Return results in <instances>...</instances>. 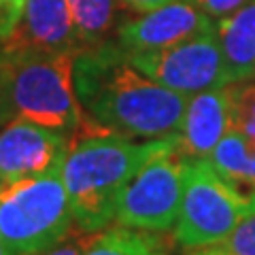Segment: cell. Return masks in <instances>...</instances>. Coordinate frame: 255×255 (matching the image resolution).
I'll list each match as a JSON object with an SVG mask.
<instances>
[{"label": "cell", "mask_w": 255, "mask_h": 255, "mask_svg": "<svg viewBox=\"0 0 255 255\" xmlns=\"http://www.w3.org/2000/svg\"><path fill=\"white\" fill-rule=\"evenodd\" d=\"M75 96L83 113L77 132H115L130 138L177 134L189 96L138 70L115 41L75 53Z\"/></svg>", "instance_id": "obj_1"}, {"label": "cell", "mask_w": 255, "mask_h": 255, "mask_svg": "<svg viewBox=\"0 0 255 255\" xmlns=\"http://www.w3.org/2000/svg\"><path fill=\"white\" fill-rule=\"evenodd\" d=\"M179 142V132L134 140L115 132H77L70 138L62 179L75 228L100 232L117 219L128 183L153 155Z\"/></svg>", "instance_id": "obj_2"}, {"label": "cell", "mask_w": 255, "mask_h": 255, "mask_svg": "<svg viewBox=\"0 0 255 255\" xmlns=\"http://www.w3.org/2000/svg\"><path fill=\"white\" fill-rule=\"evenodd\" d=\"M0 51L13 115L75 136L83 124L73 83L75 53L2 47Z\"/></svg>", "instance_id": "obj_3"}, {"label": "cell", "mask_w": 255, "mask_h": 255, "mask_svg": "<svg viewBox=\"0 0 255 255\" xmlns=\"http://www.w3.org/2000/svg\"><path fill=\"white\" fill-rule=\"evenodd\" d=\"M62 168L0 187V236L13 255H36L73 230Z\"/></svg>", "instance_id": "obj_4"}, {"label": "cell", "mask_w": 255, "mask_h": 255, "mask_svg": "<svg viewBox=\"0 0 255 255\" xmlns=\"http://www.w3.org/2000/svg\"><path fill=\"white\" fill-rule=\"evenodd\" d=\"M255 211V196L238 194L206 159H189L183 202L174 223V241L183 249H204L223 243Z\"/></svg>", "instance_id": "obj_5"}, {"label": "cell", "mask_w": 255, "mask_h": 255, "mask_svg": "<svg viewBox=\"0 0 255 255\" xmlns=\"http://www.w3.org/2000/svg\"><path fill=\"white\" fill-rule=\"evenodd\" d=\"M189 157L177 145L164 149L142 166L128 183L119 200V226L145 230V232H166L174 228L187 183Z\"/></svg>", "instance_id": "obj_6"}, {"label": "cell", "mask_w": 255, "mask_h": 255, "mask_svg": "<svg viewBox=\"0 0 255 255\" xmlns=\"http://www.w3.org/2000/svg\"><path fill=\"white\" fill-rule=\"evenodd\" d=\"M128 58L149 79L183 96L230 85L217 28L166 49L136 53Z\"/></svg>", "instance_id": "obj_7"}, {"label": "cell", "mask_w": 255, "mask_h": 255, "mask_svg": "<svg viewBox=\"0 0 255 255\" xmlns=\"http://www.w3.org/2000/svg\"><path fill=\"white\" fill-rule=\"evenodd\" d=\"M70 138L30 119H9L0 128V183L4 185L62 168Z\"/></svg>", "instance_id": "obj_8"}, {"label": "cell", "mask_w": 255, "mask_h": 255, "mask_svg": "<svg viewBox=\"0 0 255 255\" xmlns=\"http://www.w3.org/2000/svg\"><path fill=\"white\" fill-rule=\"evenodd\" d=\"M217 28V19L209 17L189 0H170L147 13H136L119 26L115 43L128 55L159 51Z\"/></svg>", "instance_id": "obj_9"}, {"label": "cell", "mask_w": 255, "mask_h": 255, "mask_svg": "<svg viewBox=\"0 0 255 255\" xmlns=\"http://www.w3.org/2000/svg\"><path fill=\"white\" fill-rule=\"evenodd\" d=\"M2 49L34 51H73L79 38L68 0H23L21 13L9 36L0 43Z\"/></svg>", "instance_id": "obj_10"}, {"label": "cell", "mask_w": 255, "mask_h": 255, "mask_svg": "<svg viewBox=\"0 0 255 255\" xmlns=\"http://www.w3.org/2000/svg\"><path fill=\"white\" fill-rule=\"evenodd\" d=\"M232 130V90L213 87L189 96L179 138L189 159H206L215 145Z\"/></svg>", "instance_id": "obj_11"}, {"label": "cell", "mask_w": 255, "mask_h": 255, "mask_svg": "<svg viewBox=\"0 0 255 255\" xmlns=\"http://www.w3.org/2000/svg\"><path fill=\"white\" fill-rule=\"evenodd\" d=\"M217 38L230 83L255 79V0L217 21Z\"/></svg>", "instance_id": "obj_12"}, {"label": "cell", "mask_w": 255, "mask_h": 255, "mask_svg": "<svg viewBox=\"0 0 255 255\" xmlns=\"http://www.w3.org/2000/svg\"><path fill=\"white\" fill-rule=\"evenodd\" d=\"M68 2L81 49L115 41L119 26L128 19L124 13H130L122 0H68Z\"/></svg>", "instance_id": "obj_13"}, {"label": "cell", "mask_w": 255, "mask_h": 255, "mask_svg": "<svg viewBox=\"0 0 255 255\" xmlns=\"http://www.w3.org/2000/svg\"><path fill=\"white\" fill-rule=\"evenodd\" d=\"M253 147H255V142L251 138H247L243 132H238L236 128H232V130L215 145L211 155L206 157L211 168L217 172L230 187L247 198H253L247 194V177H249Z\"/></svg>", "instance_id": "obj_14"}, {"label": "cell", "mask_w": 255, "mask_h": 255, "mask_svg": "<svg viewBox=\"0 0 255 255\" xmlns=\"http://www.w3.org/2000/svg\"><path fill=\"white\" fill-rule=\"evenodd\" d=\"M162 241L155 232L119 226L117 230L96 232L83 255H157Z\"/></svg>", "instance_id": "obj_15"}, {"label": "cell", "mask_w": 255, "mask_h": 255, "mask_svg": "<svg viewBox=\"0 0 255 255\" xmlns=\"http://www.w3.org/2000/svg\"><path fill=\"white\" fill-rule=\"evenodd\" d=\"M232 90V128L255 142V79L230 83Z\"/></svg>", "instance_id": "obj_16"}, {"label": "cell", "mask_w": 255, "mask_h": 255, "mask_svg": "<svg viewBox=\"0 0 255 255\" xmlns=\"http://www.w3.org/2000/svg\"><path fill=\"white\" fill-rule=\"evenodd\" d=\"M219 247L228 255H255V211L236 226Z\"/></svg>", "instance_id": "obj_17"}, {"label": "cell", "mask_w": 255, "mask_h": 255, "mask_svg": "<svg viewBox=\"0 0 255 255\" xmlns=\"http://www.w3.org/2000/svg\"><path fill=\"white\" fill-rule=\"evenodd\" d=\"M94 234L83 232V230H79V228H73L60 243H55L53 247H49V249H45V251L36 253V255H83L87 245L92 243Z\"/></svg>", "instance_id": "obj_18"}, {"label": "cell", "mask_w": 255, "mask_h": 255, "mask_svg": "<svg viewBox=\"0 0 255 255\" xmlns=\"http://www.w3.org/2000/svg\"><path fill=\"white\" fill-rule=\"evenodd\" d=\"M191 4H196L200 11H204L213 19H223L228 15H232L238 11L243 4H247L249 0H189Z\"/></svg>", "instance_id": "obj_19"}, {"label": "cell", "mask_w": 255, "mask_h": 255, "mask_svg": "<svg viewBox=\"0 0 255 255\" xmlns=\"http://www.w3.org/2000/svg\"><path fill=\"white\" fill-rule=\"evenodd\" d=\"M21 6H23V0H0V21H2L6 28V36H9V32L13 30L15 21H17Z\"/></svg>", "instance_id": "obj_20"}, {"label": "cell", "mask_w": 255, "mask_h": 255, "mask_svg": "<svg viewBox=\"0 0 255 255\" xmlns=\"http://www.w3.org/2000/svg\"><path fill=\"white\" fill-rule=\"evenodd\" d=\"M13 109L9 102V92H6V77H4V64H2V51H0V128L9 119H13Z\"/></svg>", "instance_id": "obj_21"}, {"label": "cell", "mask_w": 255, "mask_h": 255, "mask_svg": "<svg viewBox=\"0 0 255 255\" xmlns=\"http://www.w3.org/2000/svg\"><path fill=\"white\" fill-rule=\"evenodd\" d=\"M126 4V9L130 13H147V11H153L157 6H162L166 2H170V0H122Z\"/></svg>", "instance_id": "obj_22"}, {"label": "cell", "mask_w": 255, "mask_h": 255, "mask_svg": "<svg viewBox=\"0 0 255 255\" xmlns=\"http://www.w3.org/2000/svg\"><path fill=\"white\" fill-rule=\"evenodd\" d=\"M194 255H228V253L223 251L219 245H213V247H204V249H198Z\"/></svg>", "instance_id": "obj_23"}, {"label": "cell", "mask_w": 255, "mask_h": 255, "mask_svg": "<svg viewBox=\"0 0 255 255\" xmlns=\"http://www.w3.org/2000/svg\"><path fill=\"white\" fill-rule=\"evenodd\" d=\"M0 255H13V253H11V249L6 247V243L2 241V236H0Z\"/></svg>", "instance_id": "obj_24"}, {"label": "cell", "mask_w": 255, "mask_h": 255, "mask_svg": "<svg viewBox=\"0 0 255 255\" xmlns=\"http://www.w3.org/2000/svg\"><path fill=\"white\" fill-rule=\"evenodd\" d=\"M4 38H6V28H4V23L0 21V43H2Z\"/></svg>", "instance_id": "obj_25"}, {"label": "cell", "mask_w": 255, "mask_h": 255, "mask_svg": "<svg viewBox=\"0 0 255 255\" xmlns=\"http://www.w3.org/2000/svg\"><path fill=\"white\" fill-rule=\"evenodd\" d=\"M0 187H2V183H0Z\"/></svg>", "instance_id": "obj_26"}, {"label": "cell", "mask_w": 255, "mask_h": 255, "mask_svg": "<svg viewBox=\"0 0 255 255\" xmlns=\"http://www.w3.org/2000/svg\"><path fill=\"white\" fill-rule=\"evenodd\" d=\"M157 255H162V253H157Z\"/></svg>", "instance_id": "obj_27"}]
</instances>
